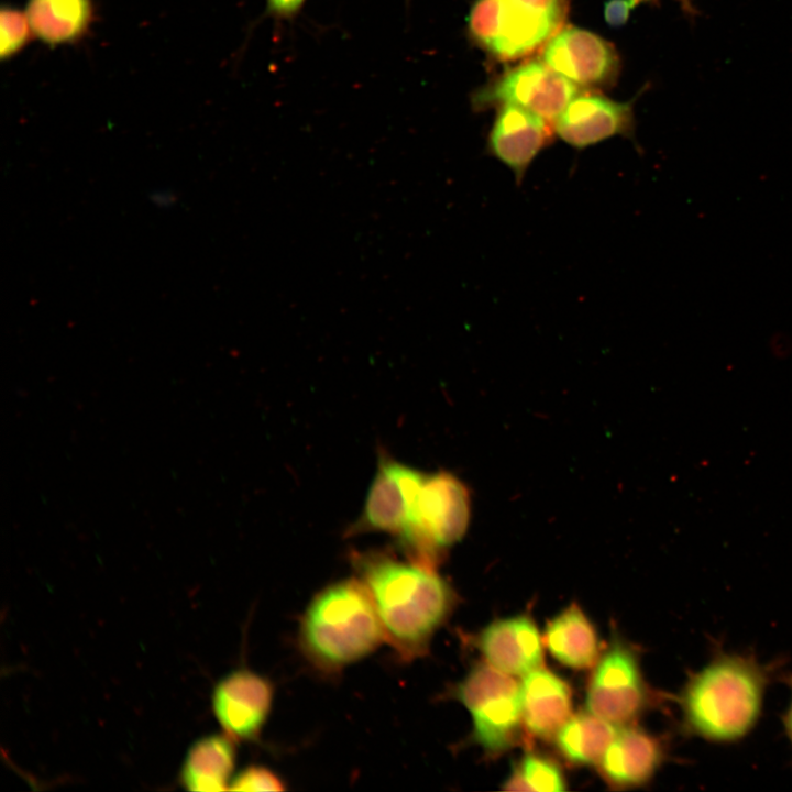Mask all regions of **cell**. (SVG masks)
I'll use <instances>...</instances> for the list:
<instances>
[{
  "mask_svg": "<svg viewBox=\"0 0 792 792\" xmlns=\"http://www.w3.org/2000/svg\"><path fill=\"white\" fill-rule=\"evenodd\" d=\"M230 783L229 790L235 791H280L286 789L283 780L263 766L245 768Z\"/></svg>",
  "mask_w": 792,
  "mask_h": 792,
  "instance_id": "23",
  "label": "cell"
},
{
  "mask_svg": "<svg viewBox=\"0 0 792 792\" xmlns=\"http://www.w3.org/2000/svg\"><path fill=\"white\" fill-rule=\"evenodd\" d=\"M91 0H28L25 13L32 33L56 46L79 40L92 20Z\"/></svg>",
  "mask_w": 792,
  "mask_h": 792,
  "instance_id": "18",
  "label": "cell"
},
{
  "mask_svg": "<svg viewBox=\"0 0 792 792\" xmlns=\"http://www.w3.org/2000/svg\"><path fill=\"white\" fill-rule=\"evenodd\" d=\"M619 728L585 711L572 714L553 738L557 749L569 762L598 765Z\"/></svg>",
  "mask_w": 792,
  "mask_h": 792,
  "instance_id": "20",
  "label": "cell"
},
{
  "mask_svg": "<svg viewBox=\"0 0 792 792\" xmlns=\"http://www.w3.org/2000/svg\"><path fill=\"white\" fill-rule=\"evenodd\" d=\"M234 765V739L227 734L209 735L189 748L182 767L180 782L190 791L229 790Z\"/></svg>",
  "mask_w": 792,
  "mask_h": 792,
  "instance_id": "17",
  "label": "cell"
},
{
  "mask_svg": "<svg viewBox=\"0 0 792 792\" xmlns=\"http://www.w3.org/2000/svg\"><path fill=\"white\" fill-rule=\"evenodd\" d=\"M543 642L559 663L574 670L593 668L601 656L596 629L575 604L549 622Z\"/></svg>",
  "mask_w": 792,
  "mask_h": 792,
  "instance_id": "16",
  "label": "cell"
},
{
  "mask_svg": "<svg viewBox=\"0 0 792 792\" xmlns=\"http://www.w3.org/2000/svg\"><path fill=\"white\" fill-rule=\"evenodd\" d=\"M454 695L470 713L474 741L486 752L502 754L517 744L524 723L520 683L513 675L479 663Z\"/></svg>",
  "mask_w": 792,
  "mask_h": 792,
  "instance_id": "5",
  "label": "cell"
},
{
  "mask_svg": "<svg viewBox=\"0 0 792 792\" xmlns=\"http://www.w3.org/2000/svg\"><path fill=\"white\" fill-rule=\"evenodd\" d=\"M503 789L558 792L566 789V780L554 760L537 752H527L515 765Z\"/></svg>",
  "mask_w": 792,
  "mask_h": 792,
  "instance_id": "21",
  "label": "cell"
},
{
  "mask_svg": "<svg viewBox=\"0 0 792 792\" xmlns=\"http://www.w3.org/2000/svg\"><path fill=\"white\" fill-rule=\"evenodd\" d=\"M543 638L527 615L488 624L479 634L476 646L485 662L513 676H522L542 666Z\"/></svg>",
  "mask_w": 792,
  "mask_h": 792,
  "instance_id": "13",
  "label": "cell"
},
{
  "mask_svg": "<svg viewBox=\"0 0 792 792\" xmlns=\"http://www.w3.org/2000/svg\"><path fill=\"white\" fill-rule=\"evenodd\" d=\"M569 0H476L468 15L471 38L502 61L525 57L561 29Z\"/></svg>",
  "mask_w": 792,
  "mask_h": 792,
  "instance_id": "4",
  "label": "cell"
},
{
  "mask_svg": "<svg viewBox=\"0 0 792 792\" xmlns=\"http://www.w3.org/2000/svg\"><path fill=\"white\" fill-rule=\"evenodd\" d=\"M385 641L373 602L359 578L318 592L299 626V642L319 669L336 671L358 662Z\"/></svg>",
  "mask_w": 792,
  "mask_h": 792,
  "instance_id": "3",
  "label": "cell"
},
{
  "mask_svg": "<svg viewBox=\"0 0 792 792\" xmlns=\"http://www.w3.org/2000/svg\"><path fill=\"white\" fill-rule=\"evenodd\" d=\"M641 0H609L604 8L606 22L610 26H622L628 19L630 10Z\"/></svg>",
  "mask_w": 792,
  "mask_h": 792,
  "instance_id": "24",
  "label": "cell"
},
{
  "mask_svg": "<svg viewBox=\"0 0 792 792\" xmlns=\"http://www.w3.org/2000/svg\"><path fill=\"white\" fill-rule=\"evenodd\" d=\"M679 1L683 4L684 9H686L688 11H693V8L691 6V0H679Z\"/></svg>",
  "mask_w": 792,
  "mask_h": 792,
  "instance_id": "27",
  "label": "cell"
},
{
  "mask_svg": "<svg viewBox=\"0 0 792 792\" xmlns=\"http://www.w3.org/2000/svg\"><path fill=\"white\" fill-rule=\"evenodd\" d=\"M267 13L277 20H290L302 9L307 0H265Z\"/></svg>",
  "mask_w": 792,
  "mask_h": 792,
  "instance_id": "25",
  "label": "cell"
},
{
  "mask_svg": "<svg viewBox=\"0 0 792 792\" xmlns=\"http://www.w3.org/2000/svg\"><path fill=\"white\" fill-rule=\"evenodd\" d=\"M0 56L2 61L16 55L33 35L25 11L7 6L0 13Z\"/></svg>",
  "mask_w": 792,
  "mask_h": 792,
  "instance_id": "22",
  "label": "cell"
},
{
  "mask_svg": "<svg viewBox=\"0 0 792 792\" xmlns=\"http://www.w3.org/2000/svg\"><path fill=\"white\" fill-rule=\"evenodd\" d=\"M788 685L791 689V700H790L788 708L785 710V712L783 714L782 723H783V728H784L785 735L792 746V675L788 676Z\"/></svg>",
  "mask_w": 792,
  "mask_h": 792,
  "instance_id": "26",
  "label": "cell"
},
{
  "mask_svg": "<svg viewBox=\"0 0 792 792\" xmlns=\"http://www.w3.org/2000/svg\"><path fill=\"white\" fill-rule=\"evenodd\" d=\"M274 688L248 669L221 679L212 692V710L224 734L234 740H256L270 716Z\"/></svg>",
  "mask_w": 792,
  "mask_h": 792,
  "instance_id": "9",
  "label": "cell"
},
{
  "mask_svg": "<svg viewBox=\"0 0 792 792\" xmlns=\"http://www.w3.org/2000/svg\"><path fill=\"white\" fill-rule=\"evenodd\" d=\"M524 728L532 736L549 739L572 715V693L568 683L542 666L520 680Z\"/></svg>",
  "mask_w": 792,
  "mask_h": 792,
  "instance_id": "15",
  "label": "cell"
},
{
  "mask_svg": "<svg viewBox=\"0 0 792 792\" xmlns=\"http://www.w3.org/2000/svg\"><path fill=\"white\" fill-rule=\"evenodd\" d=\"M469 506L466 488L453 475H425L400 539L407 557L435 565L440 552L464 535Z\"/></svg>",
  "mask_w": 792,
  "mask_h": 792,
  "instance_id": "6",
  "label": "cell"
},
{
  "mask_svg": "<svg viewBox=\"0 0 792 792\" xmlns=\"http://www.w3.org/2000/svg\"><path fill=\"white\" fill-rule=\"evenodd\" d=\"M553 124L516 105L499 106L487 140V151L507 166L517 184L538 154L552 141Z\"/></svg>",
  "mask_w": 792,
  "mask_h": 792,
  "instance_id": "11",
  "label": "cell"
},
{
  "mask_svg": "<svg viewBox=\"0 0 792 792\" xmlns=\"http://www.w3.org/2000/svg\"><path fill=\"white\" fill-rule=\"evenodd\" d=\"M354 565L373 602L385 641L404 659L421 656L454 605L448 582L433 565L381 552L354 556Z\"/></svg>",
  "mask_w": 792,
  "mask_h": 792,
  "instance_id": "1",
  "label": "cell"
},
{
  "mask_svg": "<svg viewBox=\"0 0 792 792\" xmlns=\"http://www.w3.org/2000/svg\"><path fill=\"white\" fill-rule=\"evenodd\" d=\"M406 528L407 507L404 492L386 459L382 457L363 513L352 526L351 534L376 530L388 532L400 539Z\"/></svg>",
  "mask_w": 792,
  "mask_h": 792,
  "instance_id": "19",
  "label": "cell"
},
{
  "mask_svg": "<svg viewBox=\"0 0 792 792\" xmlns=\"http://www.w3.org/2000/svg\"><path fill=\"white\" fill-rule=\"evenodd\" d=\"M579 86L549 67L542 59L522 63L474 97L476 107L512 103L552 123L578 95Z\"/></svg>",
  "mask_w": 792,
  "mask_h": 792,
  "instance_id": "8",
  "label": "cell"
},
{
  "mask_svg": "<svg viewBox=\"0 0 792 792\" xmlns=\"http://www.w3.org/2000/svg\"><path fill=\"white\" fill-rule=\"evenodd\" d=\"M667 757L663 740L631 724L619 728L598 763L605 781L615 788H636L648 783Z\"/></svg>",
  "mask_w": 792,
  "mask_h": 792,
  "instance_id": "14",
  "label": "cell"
},
{
  "mask_svg": "<svg viewBox=\"0 0 792 792\" xmlns=\"http://www.w3.org/2000/svg\"><path fill=\"white\" fill-rule=\"evenodd\" d=\"M553 129L565 143L584 148L614 135H629L634 113L628 103L596 94L576 95L556 119Z\"/></svg>",
  "mask_w": 792,
  "mask_h": 792,
  "instance_id": "12",
  "label": "cell"
},
{
  "mask_svg": "<svg viewBox=\"0 0 792 792\" xmlns=\"http://www.w3.org/2000/svg\"><path fill=\"white\" fill-rule=\"evenodd\" d=\"M653 701L638 653L615 638L593 667L585 694L586 711L623 727L650 708Z\"/></svg>",
  "mask_w": 792,
  "mask_h": 792,
  "instance_id": "7",
  "label": "cell"
},
{
  "mask_svg": "<svg viewBox=\"0 0 792 792\" xmlns=\"http://www.w3.org/2000/svg\"><path fill=\"white\" fill-rule=\"evenodd\" d=\"M772 675L752 656L715 652L678 694L681 732L712 744L743 740L760 719Z\"/></svg>",
  "mask_w": 792,
  "mask_h": 792,
  "instance_id": "2",
  "label": "cell"
},
{
  "mask_svg": "<svg viewBox=\"0 0 792 792\" xmlns=\"http://www.w3.org/2000/svg\"><path fill=\"white\" fill-rule=\"evenodd\" d=\"M541 59L579 87L608 85L619 69L612 44L575 26L560 29L544 45Z\"/></svg>",
  "mask_w": 792,
  "mask_h": 792,
  "instance_id": "10",
  "label": "cell"
}]
</instances>
